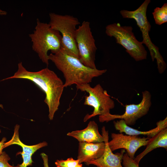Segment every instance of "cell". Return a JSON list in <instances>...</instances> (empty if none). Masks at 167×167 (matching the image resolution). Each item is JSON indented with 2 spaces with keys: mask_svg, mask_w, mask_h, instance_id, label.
I'll return each mask as SVG.
<instances>
[{
  "mask_svg": "<svg viewBox=\"0 0 167 167\" xmlns=\"http://www.w3.org/2000/svg\"><path fill=\"white\" fill-rule=\"evenodd\" d=\"M15 78L29 80L44 92L45 94L44 102L49 108L48 117L50 120H52L58 109L64 88V83L60 78L47 67L36 72L28 71L21 62L18 64V70L13 76L1 81Z\"/></svg>",
  "mask_w": 167,
  "mask_h": 167,
  "instance_id": "obj_1",
  "label": "cell"
},
{
  "mask_svg": "<svg viewBox=\"0 0 167 167\" xmlns=\"http://www.w3.org/2000/svg\"><path fill=\"white\" fill-rule=\"evenodd\" d=\"M48 57L62 73L65 79L64 88L73 84L79 86L89 84L93 78L107 71L106 69L100 70L86 66L78 59L68 54L62 48L54 54H50Z\"/></svg>",
  "mask_w": 167,
  "mask_h": 167,
  "instance_id": "obj_2",
  "label": "cell"
},
{
  "mask_svg": "<svg viewBox=\"0 0 167 167\" xmlns=\"http://www.w3.org/2000/svg\"><path fill=\"white\" fill-rule=\"evenodd\" d=\"M33 50L47 66L49 64L48 52L54 54L62 48V36L60 32L52 28L49 24L37 20L33 33L29 34Z\"/></svg>",
  "mask_w": 167,
  "mask_h": 167,
  "instance_id": "obj_3",
  "label": "cell"
},
{
  "mask_svg": "<svg viewBox=\"0 0 167 167\" xmlns=\"http://www.w3.org/2000/svg\"><path fill=\"white\" fill-rule=\"evenodd\" d=\"M150 0H145L136 10L133 11L122 10L120 13L123 18L135 19L142 33L141 42L148 47L152 61L156 59L160 74L163 73L166 68V64L161 55L159 48L152 41L149 35L151 26L147 16V11Z\"/></svg>",
  "mask_w": 167,
  "mask_h": 167,
  "instance_id": "obj_4",
  "label": "cell"
},
{
  "mask_svg": "<svg viewBox=\"0 0 167 167\" xmlns=\"http://www.w3.org/2000/svg\"><path fill=\"white\" fill-rule=\"evenodd\" d=\"M131 26H122L114 23L107 25L105 33L110 37H114L117 43L122 45L126 51L136 61L147 58V52L141 41H138L132 32Z\"/></svg>",
  "mask_w": 167,
  "mask_h": 167,
  "instance_id": "obj_5",
  "label": "cell"
},
{
  "mask_svg": "<svg viewBox=\"0 0 167 167\" xmlns=\"http://www.w3.org/2000/svg\"><path fill=\"white\" fill-rule=\"evenodd\" d=\"M51 28L59 31L62 36V48L70 55L79 59V55L75 39L76 26L80 24L78 19L69 15L49 14Z\"/></svg>",
  "mask_w": 167,
  "mask_h": 167,
  "instance_id": "obj_6",
  "label": "cell"
},
{
  "mask_svg": "<svg viewBox=\"0 0 167 167\" xmlns=\"http://www.w3.org/2000/svg\"><path fill=\"white\" fill-rule=\"evenodd\" d=\"M76 88L81 91L86 92L88 95L85 96L84 105L92 107L93 112L91 114H87L84 119V122L96 115H105L110 113L111 109L115 106L114 102L100 84L94 87L89 84L76 86Z\"/></svg>",
  "mask_w": 167,
  "mask_h": 167,
  "instance_id": "obj_7",
  "label": "cell"
},
{
  "mask_svg": "<svg viewBox=\"0 0 167 167\" xmlns=\"http://www.w3.org/2000/svg\"><path fill=\"white\" fill-rule=\"evenodd\" d=\"M75 39L79 61L87 67L96 68L95 62L97 48L89 22L83 21L76 29Z\"/></svg>",
  "mask_w": 167,
  "mask_h": 167,
  "instance_id": "obj_8",
  "label": "cell"
},
{
  "mask_svg": "<svg viewBox=\"0 0 167 167\" xmlns=\"http://www.w3.org/2000/svg\"><path fill=\"white\" fill-rule=\"evenodd\" d=\"M142 98L138 104L127 105L125 113L122 115L113 114L110 113L105 115H99L100 122H107L117 119L123 120L130 126L134 125L136 121L147 114L152 105L151 95L148 91L142 92Z\"/></svg>",
  "mask_w": 167,
  "mask_h": 167,
  "instance_id": "obj_9",
  "label": "cell"
},
{
  "mask_svg": "<svg viewBox=\"0 0 167 167\" xmlns=\"http://www.w3.org/2000/svg\"><path fill=\"white\" fill-rule=\"evenodd\" d=\"M111 137L112 139L108 141V144L112 152L118 149H125L129 156L133 159L137 150L141 147L146 146L150 138L125 135L122 133H112Z\"/></svg>",
  "mask_w": 167,
  "mask_h": 167,
  "instance_id": "obj_10",
  "label": "cell"
},
{
  "mask_svg": "<svg viewBox=\"0 0 167 167\" xmlns=\"http://www.w3.org/2000/svg\"><path fill=\"white\" fill-rule=\"evenodd\" d=\"M101 132L105 144V152L99 158L88 161L85 164L88 165H94L97 167H123L121 163L125 151L122 150L120 152L114 154L108 144L109 133L105 126L102 127Z\"/></svg>",
  "mask_w": 167,
  "mask_h": 167,
  "instance_id": "obj_11",
  "label": "cell"
},
{
  "mask_svg": "<svg viewBox=\"0 0 167 167\" xmlns=\"http://www.w3.org/2000/svg\"><path fill=\"white\" fill-rule=\"evenodd\" d=\"M19 126L16 125L15 127L14 133L11 139L5 143L4 148L12 144H17L21 146L23 151L18 153L17 154L22 155L23 162L21 164H19V167H27L32 166L33 161L32 160V155L38 149L46 146L47 143L44 141L33 145H27L24 144L20 140L19 136Z\"/></svg>",
  "mask_w": 167,
  "mask_h": 167,
  "instance_id": "obj_12",
  "label": "cell"
},
{
  "mask_svg": "<svg viewBox=\"0 0 167 167\" xmlns=\"http://www.w3.org/2000/svg\"><path fill=\"white\" fill-rule=\"evenodd\" d=\"M105 149L104 142L97 143L79 142L77 159L79 164L99 158Z\"/></svg>",
  "mask_w": 167,
  "mask_h": 167,
  "instance_id": "obj_13",
  "label": "cell"
},
{
  "mask_svg": "<svg viewBox=\"0 0 167 167\" xmlns=\"http://www.w3.org/2000/svg\"><path fill=\"white\" fill-rule=\"evenodd\" d=\"M67 135L76 139L79 142L97 143L104 141L103 136L99 131L97 124L94 121H90L85 129L68 132Z\"/></svg>",
  "mask_w": 167,
  "mask_h": 167,
  "instance_id": "obj_14",
  "label": "cell"
},
{
  "mask_svg": "<svg viewBox=\"0 0 167 167\" xmlns=\"http://www.w3.org/2000/svg\"><path fill=\"white\" fill-rule=\"evenodd\" d=\"M113 123L115 129L118 131L120 133L124 132L127 135L137 136L142 135L151 138L162 130L167 128V118L166 117L164 119L157 122L156 127L147 131H140L132 128L127 125L122 119L114 121Z\"/></svg>",
  "mask_w": 167,
  "mask_h": 167,
  "instance_id": "obj_15",
  "label": "cell"
},
{
  "mask_svg": "<svg viewBox=\"0 0 167 167\" xmlns=\"http://www.w3.org/2000/svg\"><path fill=\"white\" fill-rule=\"evenodd\" d=\"M145 149L137 156L134 160L139 164L141 160L153 150L159 148L167 149V128L162 130L153 137L149 139Z\"/></svg>",
  "mask_w": 167,
  "mask_h": 167,
  "instance_id": "obj_16",
  "label": "cell"
},
{
  "mask_svg": "<svg viewBox=\"0 0 167 167\" xmlns=\"http://www.w3.org/2000/svg\"><path fill=\"white\" fill-rule=\"evenodd\" d=\"M156 24L161 25L167 22V3L161 7H156L152 13Z\"/></svg>",
  "mask_w": 167,
  "mask_h": 167,
  "instance_id": "obj_17",
  "label": "cell"
},
{
  "mask_svg": "<svg viewBox=\"0 0 167 167\" xmlns=\"http://www.w3.org/2000/svg\"><path fill=\"white\" fill-rule=\"evenodd\" d=\"M55 164L56 167H76L79 164V161L71 157L66 160H57Z\"/></svg>",
  "mask_w": 167,
  "mask_h": 167,
  "instance_id": "obj_18",
  "label": "cell"
},
{
  "mask_svg": "<svg viewBox=\"0 0 167 167\" xmlns=\"http://www.w3.org/2000/svg\"><path fill=\"white\" fill-rule=\"evenodd\" d=\"M122 162L124 167H139V164L133 159L130 157L126 153L123 155Z\"/></svg>",
  "mask_w": 167,
  "mask_h": 167,
  "instance_id": "obj_19",
  "label": "cell"
},
{
  "mask_svg": "<svg viewBox=\"0 0 167 167\" xmlns=\"http://www.w3.org/2000/svg\"><path fill=\"white\" fill-rule=\"evenodd\" d=\"M10 159L5 152H3L0 155V167H19V164L16 166H13L9 164L8 161Z\"/></svg>",
  "mask_w": 167,
  "mask_h": 167,
  "instance_id": "obj_20",
  "label": "cell"
},
{
  "mask_svg": "<svg viewBox=\"0 0 167 167\" xmlns=\"http://www.w3.org/2000/svg\"><path fill=\"white\" fill-rule=\"evenodd\" d=\"M41 155L43 161L44 167H49L48 156L44 153H41Z\"/></svg>",
  "mask_w": 167,
  "mask_h": 167,
  "instance_id": "obj_21",
  "label": "cell"
},
{
  "mask_svg": "<svg viewBox=\"0 0 167 167\" xmlns=\"http://www.w3.org/2000/svg\"><path fill=\"white\" fill-rule=\"evenodd\" d=\"M6 139L5 137H3L2 140L0 141V155L2 153V150L4 148L5 142L6 141Z\"/></svg>",
  "mask_w": 167,
  "mask_h": 167,
  "instance_id": "obj_22",
  "label": "cell"
},
{
  "mask_svg": "<svg viewBox=\"0 0 167 167\" xmlns=\"http://www.w3.org/2000/svg\"><path fill=\"white\" fill-rule=\"evenodd\" d=\"M7 12L0 9V15H4L7 14Z\"/></svg>",
  "mask_w": 167,
  "mask_h": 167,
  "instance_id": "obj_23",
  "label": "cell"
},
{
  "mask_svg": "<svg viewBox=\"0 0 167 167\" xmlns=\"http://www.w3.org/2000/svg\"><path fill=\"white\" fill-rule=\"evenodd\" d=\"M76 167H83L82 164H79Z\"/></svg>",
  "mask_w": 167,
  "mask_h": 167,
  "instance_id": "obj_24",
  "label": "cell"
}]
</instances>
